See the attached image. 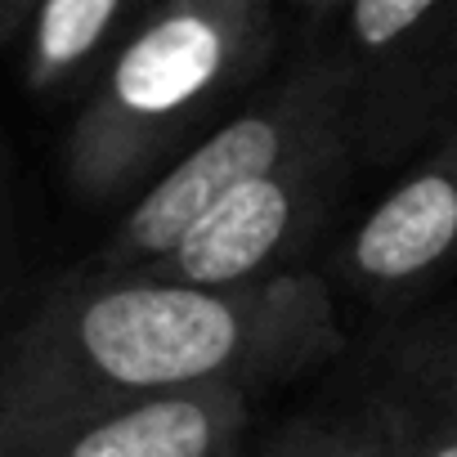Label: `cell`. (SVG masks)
Instances as JSON below:
<instances>
[{
  "instance_id": "6da1fadb",
  "label": "cell",
  "mask_w": 457,
  "mask_h": 457,
  "mask_svg": "<svg viewBox=\"0 0 457 457\" xmlns=\"http://www.w3.org/2000/svg\"><path fill=\"white\" fill-rule=\"evenodd\" d=\"M341 341L332 283L305 270L243 287L86 270L0 350V457L130 403L270 390L328 363Z\"/></svg>"
},
{
  "instance_id": "7a4b0ae2",
  "label": "cell",
  "mask_w": 457,
  "mask_h": 457,
  "mask_svg": "<svg viewBox=\"0 0 457 457\" xmlns=\"http://www.w3.org/2000/svg\"><path fill=\"white\" fill-rule=\"evenodd\" d=\"M278 50V0H157L95 72L68 130V179L90 202L144 193Z\"/></svg>"
},
{
  "instance_id": "3957f363",
  "label": "cell",
  "mask_w": 457,
  "mask_h": 457,
  "mask_svg": "<svg viewBox=\"0 0 457 457\" xmlns=\"http://www.w3.org/2000/svg\"><path fill=\"white\" fill-rule=\"evenodd\" d=\"M354 126V72L337 54H305L265 95L220 117L188 144L117 220L90 270H148L238 184L310 148L314 139Z\"/></svg>"
},
{
  "instance_id": "277c9868",
  "label": "cell",
  "mask_w": 457,
  "mask_h": 457,
  "mask_svg": "<svg viewBox=\"0 0 457 457\" xmlns=\"http://www.w3.org/2000/svg\"><path fill=\"white\" fill-rule=\"evenodd\" d=\"M359 130H332L220 197L148 274L197 287H243L292 270L354 175Z\"/></svg>"
},
{
  "instance_id": "5b68a950",
  "label": "cell",
  "mask_w": 457,
  "mask_h": 457,
  "mask_svg": "<svg viewBox=\"0 0 457 457\" xmlns=\"http://www.w3.org/2000/svg\"><path fill=\"white\" fill-rule=\"evenodd\" d=\"M457 261V126L359 220L332 274L368 296L395 301Z\"/></svg>"
},
{
  "instance_id": "8992f818",
  "label": "cell",
  "mask_w": 457,
  "mask_h": 457,
  "mask_svg": "<svg viewBox=\"0 0 457 457\" xmlns=\"http://www.w3.org/2000/svg\"><path fill=\"white\" fill-rule=\"evenodd\" d=\"M252 399L243 390L175 395L90 417L19 457H247Z\"/></svg>"
},
{
  "instance_id": "52a82bcc",
  "label": "cell",
  "mask_w": 457,
  "mask_h": 457,
  "mask_svg": "<svg viewBox=\"0 0 457 457\" xmlns=\"http://www.w3.org/2000/svg\"><path fill=\"white\" fill-rule=\"evenodd\" d=\"M341 28V59L354 72V130L363 139L390 95L412 86L457 41V0H345Z\"/></svg>"
},
{
  "instance_id": "ba28073f",
  "label": "cell",
  "mask_w": 457,
  "mask_h": 457,
  "mask_svg": "<svg viewBox=\"0 0 457 457\" xmlns=\"http://www.w3.org/2000/svg\"><path fill=\"white\" fill-rule=\"evenodd\" d=\"M390 457H457V332L417 328L372 395Z\"/></svg>"
},
{
  "instance_id": "9c48e42d",
  "label": "cell",
  "mask_w": 457,
  "mask_h": 457,
  "mask_svg": "<svg viewBox=\"0 0 457 457\" xmlns=\"http://www.w3.org/2000/svg\"><path fill=\"white\" fill-rule=\"evenodd\" d=\"M157 0H37L23 28V86L59 95L99 72Z\"/></svg>"
},
{
  "instance_id": "30bf717a",
  "label": "cell",
  "mask_w": 457,
  "mask_h": 457,
  "mask_svg": "<svg viewBox=\"0 0 457 457\" xmlns=\"http://www.w3.org/2000/svg\"><path fill=\"white\" fill-rule=\"evenodd\" d=\"M256 457H386V426L372 403L354 417H296L274 430Z\"/></svg>"
},
{
  "instance_id": "8fae6325",
  "label": "cell",
  "mask_w": 457,
  "mask_h": 457,
  "mask_svg": "<svg viewBox=\"0 0 457 457\" xmlns=\"http://www.w3.org/2000/svg\"><path fill=\"white\" fill-rule=\"evenodd\" d=\"M32 10H37V0H0V46L10 37H23Z\"/></svg>"
},
{
  "instance_id": "7c38bea8",
  "label": "cell",
  "mask_w": 457,
  "mask_h": 457,
  "mask_svg": "<svg viewBox=\"0 0 457 457\" xmlns=\"http://www.w3.org/2000/svg\"><path fill=\"white\" fill-rule=\"evenodd\" d=\"M292 5H301V10H314V14H341V5H345V0H292Z\"/></svg>"
},
{
  "instance_id": "4fadbf2b",
  "label": "cell",
  "mask_w": 457,
  "mask_h": 457,
  "mask_svg": "<svg viewBox=\"0 0 457 457\" xmlns=\"http://www.w3.org/2000/svg\"><path fill=\"white\" fill-rule=\"evenodd\" d=\"M386 457H390V444H386Z\"/></svg>"
}]
</instances>
